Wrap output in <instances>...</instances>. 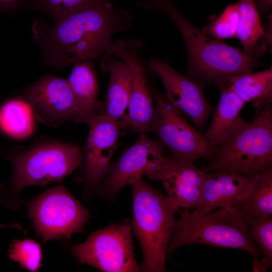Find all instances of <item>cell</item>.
<instances>
[{"label":"cell","instance_id":"obj_1","mask_svg":"<svg viewBox=\"0 0 272 272\" xmlns=\"http://www.w3.org/2000/svg\"><path fill=\"white\" fill-rule=\"evenodd\" d=\"M56 19L39 42L47 63L61 66L98 59L114 34L129 29L133 17L127 10L114 9L110 0H99Z\"/></svg>","mask_w":272,"mask_h":272},{"label":"cell","instance_id":"obj_2","mask_svg":"<svg viewBox=\"0 0 272 272\" xmlns=\"http://www.w3.org/2000/svg\"><path fill=\"white\" fill-rule=\"evenodd\" d=\"M172 1L146 0L137 6L163 12L175 23L186 45L188 77L217 86L233 76L252 72L257 59L222 40L210 38L184 17Z\"/></svg>","mask_w":272,"mask_h":272},{"label":"cell","instance_id":"obj_3","mask_svg":"<svg viewBox=\"0 0 272 272\" xmlns=\"http://www.w3.org/2000/svg\"><path fill=\"white\" fill-rule=\"evenodd\" d=\"M0 155L13 167L10 183L0 185V202L13 210L19 206L18 195L24 188L60 181L83 160L82 150L78 146L58 141L40 143L20 152L0 150Z\"/></svg>","mask_w":272,"mask_h":272},{"label":"cell","instance_id":"obj_4","mask_svg":"<svg viewBox=\"0 0 272 272\" xmlns=\"http://www.w3.org/2000/svg\"><path fill=\"white\" fill-rule=\"evenodd\" d=\"M130 185L133 201L131 227L143 254L141 270L166 271V257L174 229L175 213L179 208L142 178Z\"/></svg>","mask_w":272,"mask_h":272},{"label":"cell","instance_id":"obj_5","mask_svg":"<svg viewBox=\"0 0 272 272\" xmlns=\"http://www.w3.org/2000/svg\"><path fill=\"white\" fill-rule=\"evenodd\" d=\"M197 244L243 250L253 257L260 253L251 237L249 221L238 209L218 208L209 212L184 209L175 220L167 254L183 246Z\"/></svg>","mask_w":272,"mask_h":272},{"label":"cell","instance_id":"obj_6","mask_svg":"<svg viewBox=\"0 0 272 272\" xmlns=\"http://www.w3.org/2000/svg\"><path fill=\"white\" fill-rule=\"evenodd\" d=\"M205 172L226 171L253 175L271 167L272 111L271 104L256 113L254 119L241 118L230 137L216 149Z\"/></svg>","mask_w":272,"mask_h":272},{"label":"cell","instance_id":"obj_7","mask_svg":"<svg viewBox=\"0 0 272 272\" xmlns=\"http://www.w3.org/2000/svg\"><path fill=\"white\" fill-rule=\"evenodd\" d=\"M155 105L151 131L177 160L194 163L200 159L211 160L216 150L205 134L191 125L181 112L171 104L149 82Z\"/></svg>","mask_w":272,"mask_h":272},{"label":"cell","instance_id":"obj_8","mask_svg":"<svg viewBox=\"0 0 272 272\" xmlns=\"http://www.w3.org/2000/svg\"><path fill=\"white\" fill-rule=\"evenodd\" d=\"M28 210L36 235L44 242L82 232L89 217L87 210L61 185L34 198Z\"/></svg>","mask_w":272,"mask_h":272},{"label":"cell","instance_id":"obj_9","mask_svg":"<svg viewBox=\"0 0 272 272\" xmlns=\"http://www.w3.org/2000/svg\"><path fill=\"white\" fill-rule=\"evenodd\" d=\"M131 227L112 224L92 233L84 242L72 247L73 254L82 264L106 272H137Z\"/></svg>","mask_w":272,"mask_h":272},{"label":"cell","instance_id":"obj_10","mask_svg":"<svg viewBox=\"0 0 272 272\" xmlns=\"http://www.w3.org/2000/svg\"><path fill=\"white\" fill-rule=\"evenodd\" d=\"M143 42L137 38L117 39L112 41L106 53L123 61L131 75V88L128 104L127 127L133 132L151 131L155 105L150 83L148 70L140 53Z\"/></svg>","mask_w":272,"mask_h":272},{"label":"cell","instance_id":"obj_11","mask_svg":"<svg viewBox=\"0 0 272 272\" xmlns=\"http://www.w3.org/2000/svg\"><path fill=\"white\" fill-rule=\"evenodd\" d=\"M146 64L162 81L165 98L186 114L196 127L204 126L213 108L205 97L203 82L180 74L168 62L154 56Z\"/></svg>","mask_w":272,"mask_h":272},{"label":"cell","instance_id":"obj_12","mask_svg":"<svg viewBox=\"0 0 272 272\" xmlns=\"http://www.w3.org/2000/svg\"><path fill=\"white\" fill-rule=\"evenodd\" d=\"M164 148L160 141L152 139L145 133H141L137 141L111 163L99 188L100 193L112 196L143 175L149 176L157 168L163 158Z\"/></svg>","mask_w":272,"mask_h":272},{"label":"cell","instance_id":"obj_13","mask_svg":"<svg viewBox=\"0 0 272 272\" xmlns=\"http://www.w3.org/2000/svg\"><path fill=\"white\" fill-rule=\"evenodd\" d=\"M88 124L89 131L82 153L83 177L87 186L93 189L109 170L121 128L104 113L94 116Z\"/></svg>","mask_w":272,"mask_h":272},{"label":"cell","instance_id":"obj_14","mask_svg":"<svg viewBox=\"0 0 272 272\" xmlns=\"http://www.w3.org/2000/svg\"><path fill=\"white\" fill-rule=\"evenodd\" d=\"M149 177L162 182L167 195L179 208L189 210L195 208L200 199L206 172L193 163L164 156Z\"/></svg>","mask_w":272,"mask_h":272},{"label":"cell","instance_id":"obj_15","mask_svg":"<svg viewBox=\"0 0 272 272\" xmlns=\"http://www.w3.org/2000/svg\"><path fill=\"white\" fill-rule=\"evenodd\" d=\"M27 101L35 116L43 123L57 126L73 119L76 110L75 98L67 80L44 77L29 89Z\"/></svg>","mask_w":272,"mask_h":272},{"label":"cell","instance_id":"obj_16","mask_svg":"<svg viewBox=\"0 0 272 272\" xmlns=\"http://www.w3.org/2000/svg\"><path fill=\"white\" fill-rule=\"evenodd\" d=\"M261 173L243 175L226 171L206 172L202 194L195 209L209 212L218 208L237 209Z\"/></svg>","mask_w":272,"mask_h":272},{"label":"cell","instance_id":"obj_17","mask_svg":"<svg viewBox=\"0 0 272 272\" xmlns=\"http://www.w3.org/2000/svg\"><path fill=\"white\" fill-rule=\"evenodd\" d=\"M101 69L109 74L104 113L117 122L120 128L127 127L131 75L127 65L118 58L105 53Z\"/></svg>","mask_w":272,"mask_h":272},{"label":"cell","instance_id":"obj_18","mask_svg":"<svg viewBox=\"0 0 272 272\" xmlns=\"http://www.w3.org/2000/svg\"><path fill=\"white\" fill-rule=\"evenodd\" d=\"M73 65L67 80L76 103L72 119L75 122L89 123L92 118L100 114L98 82L94 64L92 60H85Z\"/></svg>","mask_w":272,"mask_h":272},{"label":"cell","instance_id":"obj_19","mask_svg":"<svg viewBox=\"0 0 272 272\" xmlns=\"http://www.w3.org/2000/svg\"><path fill=\"white\" fill-rule=\"evenodd\" d=\"M221 97L210 125L205 135L215 149L225 142L235 129L240 111L245 103L232 91L224 85L218 86Z\"/></svg>","mask_w":272,"mask_h":272},{"label":"cell","instance_id":"obj_20","mask_svg":"<svg viewBox=\"0 0 272 272\" xmlns=\"http://www.w3.org/2000/svg\"><path fill=\"white\" fill-rule=\"evenodd\" d=\"M232 91L245 103L251 102L257 111L272 102V67L259 72L241 74L217 85Z\"/></svg>","mask_w":272,"mask_h":272},{"label":"cell","instance_id":"obj_21","mask_svg":"<svg viewBox=\"0 0 272 272\" xmlns=\"http://www.w3.org/2000/svg\"><path fill=\"white\" fill-rule=\"evenodd\" d=\"M239 20L237 31L238 38L248 56L257 59L266 50L267 38L269 39L262 25L254 0L238 2Z\"/></svg>","mask_w":272,"mask_h":272},{"label":"cell","instance_id":"obj_22","mask_svg":"<svg viewBox=\"0 0 272 272\" xmlns=\"http://www.w3.org/2000/svg\"><path fill=\"white\" fill-rule=\"evenodd\" d=\"M34 116L33 108L27 101L8 100L0 107V131L13 139L26 138L34 131Z\"/></svg>","mask_w":272,"mask_h":272},{"label":"cell","instance_id":"obj_23","mask_svg":"<svg viewBox=\"0 0 272 272\" xmlns=\"http://www.w3.org/2000/svg\"><path fill=\"white\" fill-rule=\"evenodd\" d=\"M237 209L248 220L272 215V168L262 172L251 190L239 202Z\"/></svg>","mask_w":272,"mask_h":272},{"label":"cell","instance_id":"obj_24","mask_svg":"<svg viewBox=\"0 0 272 272\" xmlns=\"http://www.w3.org/2000/svg\"><path fill=\"white\" fill-rule=\"evenodd\" d=\"M8 255L11 260L30 271H37L42 265L41 246L31 239L13 240L10 245Z\"/></svg>","mask_w":272,"mask_h":272},{"label":"cell","instance_id":"obj_25","mask_svg":"<svg viewBox=\"0 0 272 272\" xmlns=\"http://www.w3.org/2000/svg\"><path fill=\"white\" fill-rule=\"evenodd\" d=\"M239 20L238 3L227 6L221 15L214 19L202 30L215 39L236 38Z\"/></svg>","mask_w":272,"mask_h":272},{"label":"cell","instance_id":"obj_26","mask_svg":"<svg viewBox=\"0 0 272 272\" xmlns=\"http://www.w3.org/2000/svg\"><path fill=\"white\" fill-rule=\"evenodd\" d=\"M251 237L263 254L260 260L269 268L272 265V218L248 220Z\"/></svg>","mask_w":272,"mask_h":272},{"label":"cell","instance_id":"obj_27","mask_svg":"<svg viewBox=\"0 0 272 272\" xmlns=\"http://www.w3.org/2000/svg\"><path fill=\"white\" fill-rule=\"evenodd\" d=\"M99 0H30L33 5L56 19L84 8Z\"/></svg>","mask_w":272,"mask_h":272},{"label":"cell","instance_id":"obj_28","mask_svg":"<svg viewBox=\"0 0 272 272\" xmlns=\"http://www.w3.org/2000/svg\"><path fill=\"white\" fill-rule=\"evenodd\" d=\"M22 0H0V8L4 11L8 12L14 10Z\"/></svg>","mask_w":272,"mask_h":272},{"label":"cell","instance_id":"obj_29","mask_svg":"<svg viewBox=\"0 0 272 272\" xmlns=\"http://www.w3.org/2000/svg\"><path fill=\"white\" fill-rule=\"evenodd\" d=\"M256 6L263 13L268 12L271 8L272 0H254Z\"/></svg>","mask_w":272,"mask_h":272},{"label":"cell","instance_id":"obj_30","mask_svg":"<svg viewBox=\"0 0 272 272\" xmlns=\"http://www.w3.org/2000/svg\"><path fill=\"white\" fill-rule=\"evenodd\" d=\"M252 265L253 271L265 272L269 268L257 257H253Z\"/></svg>","mask_w":272,"mask_h":272},{"label":"cell","instance_id":"obj_31","mask_svg":"<svg viewBox=\"0 0 272 272\" xmlns=\"http://www.w3.org/2000/svg\"><path fill=\"white\" fill-rule=\"evenodd\" d=\"M13 228L18 230H23L22 226L17 223H12L8 224H0V228Z\"/></svg>","mask_w":272,"mask_h":272},{"label":"cell","instance_id":"obj_32","mask_svg":"<svg viewBox=\"0 0 272 272\" xmlns=\"http://www.w3.org/2000/svg\"><path fill=\"white\" fill-rule=\"evenodd\" d=\"M174 1H175V0H174Z\"/></svg>","mask_w":272,"mask_h":272}]
</instances>
